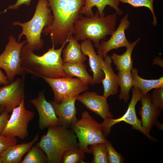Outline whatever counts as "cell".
Masks as SVG:
<instances>
[{"mask_svg": "<svg viewBox=\"0 0 163 163\" xmlns=\"http://www.w3.org/2000/svg\"><path fill=\"white\" fill-rule=\"evenodd\" d=\"M154 0H119V1L122 3L129 4L134 7H145L148 8L151 11L153 15V21L152 23L154 26H156L157 24V20L153 8Z\"/></svg>", "mask_w": 163, "mask_h": 163, "instance_id": "cell-29", "label": "cell"}, {"mask_svg": "<svg viewBox=\"0 0 163 163\" xmlns=\"http://www.w3.org/2000/svg\"><path fill=\"white\" fill-rule=\"evenodd\" d=\"M104 59L101 69L104 77L101 82L104 87L103 96L107 98L110 95L117 93L119 85L117 75L115 73L112 66V60L108 55Z\"/></svg>", "mask_w": 163, "mask_h": 163, "instance_id": "cell-18", "label": "cell"}, {"mask_svg": "<svg viewBox=\"0 0 163 163\" xmlns=\"http://www.w3.org/2000/svg\"><path fill=\"white\" fill-rule=\"evenodd\" d=\"M81 46L83 54L88 57L91 70L93 73L94 84L101 83L104 77V73L101 69L104 60L103 56L96 54L92 43L89 40L83 41L81 43Z\"/></svg>", "mask_w": 163, "mask_h": 163, "instance_id": "cell-17", "label": "cell"}, {"mask_svg": "<svg viewBox=\"0 0 163 163\" xmlns=\"http://www.w3.org/2000/svg\"><path fill=\"white\" fill-rule=\"evenodd\" d=\"M85 159V153L79 148H74L67 150L64 153L61 163H82Z\"/></svg>", "mask_w": 163, "mask_h": 163, "instance_id": "cell-28", "label": "cell"}, {"mask_svg": "<svg viewBox=\"0 0 163 163\" xmlns=\"http://www.w3.org/2000/svg\"><path fill=\"white\" fill-rule=\"evenodd\" d=\"M151 99L152 103L161 110H163V87L154 89Z\"/></svg>", "mask_w": 163, "mask_h": 163, "instance_id": "cell-31", "label": "cell"}, {"mask_svg": "<svg viewBox=\"0 0 163 163\" xmlns=\"http://www.w3.org/2000/svg\"><path fill=\"white\" fill-rule=\"evenodd\" d=\"M27 43L26 40L18 42L13 36L10 35L5 50L0 55V68L5 71L10 83L16 76L24 73L21 65V52Z\"/></svg>", "mask_w": 163, "mask_h": 163, "instance_id": "cell-7", "label": "cell"}, {"mask_svg": "<svg viewBox=\"0 0 163 163\" xmlns=\"http://www.w3.org/2000/svg\"><path fill=\"white\" fill-rule=\"evenodd\" d=\"M109 163H122L124 162L123 157L118 153L108 140L106 143Z\"/></svg>", "mask_w": 163, "mask_h": 163, "instance_id": "cell-30", "label": "cell"}, {"mask_svg": "<svg viewBox=\"0 0 163 163\" xmlns=\"http://www.w3.org/2000/svg\"><path fill=\"white\" fill-rule=\"evenodd\" d=\"M107 98L98 94L95 91H86L76 96V100L81 102L87 109L101 117L104 120L113 118Z\"/></svg>", "mask_w": 163, "mask_h": 163, "instance_id": "cell-14", "label": "cell"}, {"mask_svg": "<svg viewBox=\"0 0 163 163\" xmlns=\"http://www.w3.org/2000/svg\"><path fill=\"white\" fill-rule=\"evenodd\" d=\"M53 17L49 7L48 0H39L34 14L32 18L25 23L14 21L13 25H18L22 28L17 41L19 42L23 35L25 36L26 44L32 51L42 48L44 44L41 38V34L44 27L51 26Z\"/></svg>", "mask_w": 163, "mask_h": 163, "instance_id": "cell-4", "label": "cell"}, {"mask_svg": "<svg viewBox=\"0 0 163 163\" xmlns=\"http://www.w3.org/2000/svg\"><path fill=\"white\" fill-rule=\"evenodd\" d=\"M77 137L71 129L60 126H50L37 142L45 153L48 163H61L64 153L69 149L78 148Z\"/></svg>", "mask_w": 163, "mask_h": 163, "instance_id": "cell-5", "label": "cell"}, {"mask_svg": "<svg viewBox=\"0 0 163 163\" xmlns=\"http://www.w3.org/2000/svg\"><path fill=\"white\" fill-rule=\"evenodd\" d=\"M0 68V85H8L10 82L8 81L6 76L3 73Z\"/></svg>", "mask_w": 163, "mask_h": 163, "instance_id": "cell-35", "label": "cell"}, {"mask_svg": "<svg viewBox=\"0 0 163 163\" xmlns=\"http://www.w3.org/2000/svg\"><path fill=\"white\" fill-rule=\"evenodd\" d=\"M76 96L64 98L59 103L53 101L50 102L58 118L60 126L69 128L70 126L78 120L76 117L77 109L75 106Z\"/></svg>", "mask_w": 163, "mask_h": 163, "instance_id": "cell-16", "label": "cell"}, {"mask_svg": "<svg viewBox=\"0 0 163 163\" xmlns=\"http://www.w3.org/2000/svg\"><path fill=\"white\" fill-rule=\"evenodd\" d=\"M5 110V109L2 106H0V113H2Z\"/></svg>", "mask_w": 163, "mask_h": 163, "instance_id": "cell-38", "label": "cell"}, {"mask_svg": "<svg viewBox=\"0 0 163 163\" xmlns=\"http://www.w3.org/2000/svg\"><path fill=\"white\" fill-rule=\"evenodd\" d=\"M153 64L157 65L163 67V60L160 57H156L153 60Z\"/></svg>", "mask_w": 163, "mask_h": 163, "instance_id": "cell-36", "label": "cell"}, {"mask_svg": "<svg viewBox=\"0 0 163 163\" xmlns=\"http://www.w3.org/2000/svg\"><path fill=\"white\" fill-rule=\"evenodd\" d=\"M24 77L0 87V106L11 113L24 99Z\"/></svg>", "mask_w": 163, "mask_h": 163, "instance_id": "cell-11", "label": "cell"}, {"mask_svg": "<svg viewBox=\"0 0 163 163\" xmlns=\"http://www.w3.org/2000/svg\"><path fill=\"white\" fill-rule=\"evenodd\" d=\"M119 0H85L84 5L80 11L79 14H84L90 18L94 15L92 9L96 6L97 8L99 15L101 17L105 16L104 10L107 5H109L115 9L117 14L122 15L123 11L119 7Z\"/></svg>", "mask_w": 163, "mask_h": 163, "instance_id": "cell-20", "label": "cell"}, {"mask_svg": "<svg viewBox=\"0 0 163 163\" xmlns=\"http://www.w3.org/2000/svg\"><path fill=\"white\" fill-rule=\"evenodd\" d=\"M39 134L37 133L29 142L16 144L6 149L1 153L2 163H21L23 156L38 141Z\"/></svg>", "mask_w": 163, "mask_h": 163, "instance_id": "cell-19", "label": "cell"}, {"mask_svg": "<svg viewBox=\"0 0 163 163\" xmlns=\"http://www.w3.org/2000/svg\"><path fill=\"white\" fill-rule=\"evenodd\" d=\"M142 107L139 113L141 117V126L143 133L148 138L152 139L149 132L160 117L161 110L152 102L151 94L148 92L143 95L141 100Z\"/></svg>", "mask_w": 163, "mask_h": 163, "instance_id": "cell-15", "label": "cell"}, {"mask_svg": "<svg viewBox=\"0 0 163 163\" xmlns=\"http://www.w3.org/2000/svg\"><path fill=\"white\" fill-rule=\"evenodd\" d=\"M8 112L5 110L0 114V134L4 129L10 117Z\"/></svg>", "mask_w": 163, "mask_h": 163, "instance_id": "cell-33", "label": "cell"}, {"mask_svg": "<svg viewBox=\"0 0 163 163\" xmlns=\"http://www.w3.org/2000/svg\"><path fill=\"white\" fill-rule=\"evenodd\" d=\"M16 137H10L3 136L0 134V153L9 146L17 144Z\"/></svg>", "mask_w": 163, "mask_h": 163, "instance_id": "cell-32", "label": "cell"}, {"mask_svg": "<svg viewBox=\"0 0 163 163\" xmlns=\"http://www.w3.org/2000/svg\"><path fill=\"white\" fill-rule=\"evenodd\" d=\"M68 42V44L62 51L63 62L84 63L87 58L82 51L81 45L72 35L69 37Z\"/></svg>", "mask_w": 163, "mask_h": 163, "instance_id": "cell-21", "label": "cell"}, {"mask_svg": "<svg viewBox=\"0 0 163 163\" xmlns=\"http://www.w3.org/2000/svg\"><path fill=\"white\" fill-rule=\"evenodd\" d=\"M30 102L38 112L40 129L43 130L50 126H60L58 118L52 104L45 98L44 91L40 92L38 97L31 100Z\"/></svg>", "mask_w": 163, "mask_h": 163, "instance_id": "cell-13", "label": "cell"}, {"mask_svg": "<svg viewBox=\"0 0 163 163\" xmlns=\"http://www.w3.org/2000/svg\"><path fill=\"white\" fill-rule=\"evenodd\" d=\"M1 134L10 137H18L24 139L28 135V124L34 118L35 113L25 107L24 99L15 108Z\"/></svg>", "mask_w": 163, "mask_h": 163, "instance_id": "cell-8", "label": "cell"}, {"mask_svg": "<svg viewBox=\"0 0 163 163\" xmlns=\"http://www.w3.org/2000/svg\"><path fill=\"white\" fill-rule=\"evenodd\" d=\"M51 88L53 101L59 103L65 98L77 96L88 89V85L79 78L69 77L54 78L42 77Z\"/></svg>", "mask_w": 163, "mask_h": 163, "instance_id": "cell-9", "label": "cell"}, {"mask_svg": "<svg viewBox=\"0 0 163 163\" xmlns=\"http://www.w3.org/2000/svg\"><path fill=\"white\" fill-rule=\"evenodd\" d=\"M31 0H17L14 4L11 5L8 7L2 13L6 12L8 9L16 10L20 6L23 5L29 6L30 4Z\"/></svg>", "mask_w": 163, "mask_h": 163, "instance_id": "cell-34", "label": "cell"}, {"mask_svg": "<svg viewBox=\"0 0 163 163\" xmlns=\"http://www.w3.org/2000/svg\"><path fill=\"white\" fill-rule=\"evenodd\" d=\"M117 20L116 13L101 17L97 10L93 17H85L80 14L74 25L75 38L78 41L88 40L94 43L97 48L101 40L106 39L116 30Z\"/></svg>", "mask_w": 163, "mask_h": 163, "instance_id": "cell-3", "label": "cell"}, {"mask_svg": "<svg viewBox=\"0 0 163 163\" xmlns=\"http://www.w3.org/2000/svg\"><path fill=\"white\" fill-rule=\"evenodd\" d=\"M70 128L78 139V148L85 153L91 154L88 148L90 145L108 141L103 133L101 123L94 120L87 111H83L81 119L72 124Z\"/></svg>", "mask_w": 163, "mask_h": 163, "instance_id": "cell-6", "label": "cell"}, {"mask_svg": "<svg viewBox=\"0 0 163 163\" xmlns=\"http://www.w3.org/2000/svg\"><path fill=\"white\" fill-rule=\"evenodd\" d=\"M48 1L53 20L51 26L44 28L42 33L50 35L53 45L62 46L73 34L74 24L85 0Z\"/></svg>", "mask_w": 163, "mask_h": 163, "instance_id": "cell-1", "label": "cell"}, {"mask_svg": "<svg viewBox=\"0 0 163 163\" xmlns=\"http://www.w3.org/2000/svg\"><path fill=\"white\" fill-rule=\"evenodd\" d=\"M132 97L125 114L117 119L110 118L104 120V121L101 123L103 128V133L106 138L109 135L111 127L115 124L122 121L131 125L133 129L143 133L141 120L137 117L135 107L137 103L141 101L144 94L141 90L134 86L132 88Z\"/></svg>", "mask_w": 163, "mask_h": 163, "instance_id": "cell-10", "label": "cell"}, {"mask_svg": "<svg viewBox=\"0 0 163 163\" xmlns=\"http://www.w3.org/2000/svg\"><path fill=\"white\" fill-rule=\"evenodd\" d=\"M48 163L47 156L37 142L35 143L21 163Z\"/></svg>", "mask_w": 163, "mask_h": 163, "instance_id": "cell-26", "label": "cell"}, {"mask_svg": "<svg viewBox=\"0 0 163 163\" xmlns=\"http://www.w3.org/2000/svg\"><path fill=\"white\" fill-rule=\"evenodd\" d=\"M68 40L66 41L61 47L55 49L52 47L42 55L34 54L27 47L26 43L21 52V65L23 71L38 76L51 78L67 77L63 68L64 63L61 57L62 50Z\"/></svg>", "mask_w": 163, "mask_h": 163, "instance_id": "cell-2", "label": "cell"}, {"mask_svg": "<svg viewBox=\"0 0 163 163\" xmlns=\"http://www.w3.org/2000/svg\"><path fill=\"white\" fill-rule=\"evenodd\" d=\"M139 38L127 46L126 51L122 54L118 55L113 53L111 56L112 61L118 71L127 70L131 71L133 68V60L132 54L134 47L140 40Z\"/></svg>", "mask_w": 163, "mask_h": 163, "instance_id": "cell-22", "label": "cell"}, {"mask_svg": "<svg viewBox=\"0 0 163 163\" xmlns=\"http://www.w3.org/2000/svg\"><path fill=\"white\" fill-rule=\"evenodd\" d=\"M155 125L159 129L163 130V124L160 123L158 121L155 123Z\"/></svg>", "mask_w": 163, "mask_h": 163, "instance_id": "cell-37", "label": "cell"}, {"mask_svg": "<svg viewBox=\"0 0 163 163\" xmlns=\"http://www.w3.org/2000/svg\"><path fill=\"white\" fill-rule=\"evenodd\" d=\"M117 75L119 85L120 88L119 99L123 100L125 103H126L129 98V92L134 84L131 71H118Z\"/></svg>", "mask_w": 163, "mask_h": 163, "instance_id": "cell-25", "label": "cell"}, {"mask_svg": "<svg viewBox=\"0 0 163 163\" xmlns=\"http://www.w3.org/2000/svg\"><path fill=\"white\" fill-rule=\"evenodd\" d=\"M86 67L84 63L64 62L63 64V68L67 77H76L88 85H93V77L88 72Z\"/></svg>", "mask_w": 163, "mask_h": 163, "instance_id": "cell-23", "label": "cell"}, {"mask_svg": "<svg viewBox=\"0 0 163 163\" xmlns=\"http://www.w3.org/2000/svg\"><path fill=\"white\" fill-rule=\"evenodd\" d=\"M106 142L97 143L89 145V149L94 156L91 163H109Z\"/></svg>", "mask_w": 163, "mask_h": 163, "instance_id": "cell-27", "label": "cell"}, {"mask_svg": "<svg viewBox=\"0 0 163 163\" xmlns=\"http://www.w3.org/2000/svg\"><path fill=\"white\" fill-rule=\"evenodd\" d=\"M0 163H2L1 153H0Z\"/></svg>", "mask_w": 163, "mask_h": 163, "instance_id": "cell-39", "label": "cell"}, {"mask_svg": "<svg viewBox=\"0 0 163 163\" xmlns=\"http://www.w3.org/2000/svg\"><path fill=\"white\" fill-rule=\"evenodd\" d=\"M128 17L129 14H127L121 19L118 26L109 40L107 41L102 40L97 48V54L101 55L104 58L110 51L123 47H126L131 43L128 41L125 34V30L130 25Z\"/></svg>", "mask_w": 163, "mask_h": 163, "instance_id": "cell-12", "label": "cell"}, {"mask_svg": "<svg viewBox=\"0 0 163 163\" xmlns=\"http://www.w3.org/2000/svg\"><path fill=\"white\" fill-rule=\"evenodd\" d=\"M134 81V87L140 89L145 95L150 90L155 88L163 87V77L158 79H146L138 75V70L133 67L131 71Z\"/></svg>", "mask_w": 163, "mask_h": 163, "instance_id": "cell-24", "label": "cell"}]
</instances>
